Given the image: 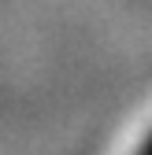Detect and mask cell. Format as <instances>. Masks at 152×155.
<instances>
[{
	"label": "cell",
	"mask_w": 152,
	"mask_h": 155,
	"mask_svg": "<svg viewBox=\"0 0 152 155\" xmlns=\"http://www.w3.org/2000/svg\"><path fill=\"white\" fill-rule=\"evenodd\" d=\"M137 155H152V133H148V137H145V144L137 148Z\"/></svg>",
	"instance_id": "cell-1"
}]
</instances>
